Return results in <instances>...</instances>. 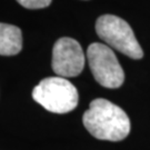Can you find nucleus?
<instances>
[{
	"mask_svg": "<svg viewBox=\"0 0 150 150\" xmlns=\"http://www.w3.org/2000/svg\"><path fill=\"white\" fill-rule=\"evenodd\" d=\"M85 128L99 140L121 141L130 132V120L120 107L107 99L98 98L90 102L83 113Z\"/></svg>",
	"mask_w": 150,
	"mask_h": 150,
	"instance_id": "1",
	"label": "nucleus"
},
{
	"mask_svg": "<svg viewBox=\"0 0 150 150\" xmlns=\"http://www.w3.org/2000/svg\"><path fill=\"white\" fill-rule=\"evenodd\" d=\"M32 98L46 110L54 113L72 111L79 101L77 88L59 76L42 79L33 88Z\"/></svg>",
	"mask_w": 150,
	"mask_h": 150,
	"instance_id": "2",
	"label": "nucleus"
},
{
	"mask_svg": "<svg viewBox=\"0 0 150 150\" xmlns=\"http://www.w3.org/2000/svg\"><path fill=\"white\" fill-rule=\"evenodd\" d=\"M96 31L99 38L110 48L132 59H141L144 57V51L132 29L121 18L113 15L100 16L96 22Z\"/></svg>",
	"mask_w": 150,
	"mask_h": 150,
	"instance_id": "3",
	"label": "nucleus"
},
{
	"mask_svg": "<svg viewBox=\"0 0 150 150\" xmlns=\"http://www.w3.org/2000/svg\"><path fill=\"white\" fill-rule=\"evenodd\" d=\"M87 58L92 76L99 85L109 89L122 86L125 72L109 46L106 43H91L87 50Z\"/></svg>",
	"mask_w": 150,
	"mask_h": 150,
	"instance_id": "4",
	"label": "nucleus"
},
{
	"mask_svg": "<svg viewBox=\"0 0 150 150\" xmlns=\"http://www.w3.org/2000/svg\"><path fill=\"white\" fill-rule=\"evenodd\" d=\"M52 69L62 78L80 75L85 67V54L80 43L69 37L58 39L52 49Z\"/></svg>",
	"mask_w": 150,
	"mask_h": 150,
	"instance_id": "5",
	"label": "nucleus"
},
{
	"mask_svg": "<svg viewBox=\"0 0 150 150\" xmlns=\"http://www.w3.org/2000/svg\"><path fill=\"white\" fill-rule=\"evenodd\" d=\"M22 49V32L20 28L0 22V54L15 56Z\"/></svg>",
	"mask_w": 150,
	"mask_h": 150,
	"instance_id": "6",
	"label": "nucleus"
},
{
	"mask_svg": "<svg viewBox=\"0 0 150 150\" xmlns=\"http://www.w3.org/2000/svg\"><path fill=\"white\" fill-rule=\"evenodd\" d=\"M23 8L27 9H42L48 7L52 0H17Z\"/></svg>",
	"mask_w": 150,
	"mask_h": 150,
	"instance_id": "7",
	"label": "nucleus"
}]
</instances>
